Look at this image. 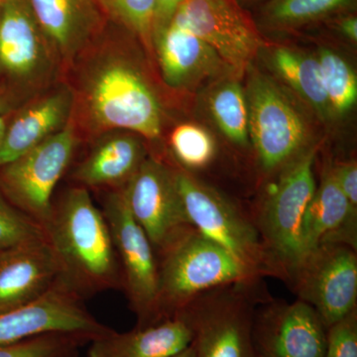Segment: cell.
Here are the masks:
<instances>
[{
	"label": "cell",
	"instance_id": "cell-1",
	"mask_svg": "<svg viewBox=\"0 0 357 357\" xmlns=\"http://www.w3.org/2000/svg\"><path fill=\"white\" fill-rule=\"evenodd\" d=\"M68 290L83 301L105 291L121 289V265L109 223L89 192L74 185L54 203L43 225Z\"/></svg>",
	"mask_w": 357,
	"mask_h": 357
},
{
	"label": "cell",
	"instance_id": "cell-2",
	"mask_svg": "<svg viewBox=\"0 0 357 357\" xmlns=\"http://www.w3.org/2000/svg\"><path fill=\"white\" fill-rule=\"evenodd\" d=\"M86 68L79 84L84 115L98 131H128L158 139L163 126L161 103L135 65L110 47Z\"/></svg>",
	"mask_w": 357,
	"mask_h": 357
},
{
	"label": "cell",
	"instance_id": "cell-3",
	"mask_svg": "<svg viewBox=\"0 0 357 357\" xmlns=\"http://www.w3.org/2000/svg\"><path fill=\"white\" fill-rule=\"evenodd\" d=\"M157 258L160 321L177 316L202 294L234 284L258 283L262 278L195 229L181 236Z\"/></svg>",
	"mask_w": 357,
	"mask_h": 357
},
{
	"label": "cell",
	"instance_id": "cell-4",
	"mask_svg": "<svg viewBox=\"0 0 357 357\" xmlns=\"http://www.w3.org/2000/svg\"><path fill=\"white\" fill-rule=\"evenodd\" d=\"M319 145L277 175L276 182L253 218L275 277L290 282L302 258L301 227L316 191L314 163Z\"/></svg>",
	"mask_w": 357,
	"mask_h": 357
},
{
	"label": "cell",
	"instance_id": "cell-5",
	"mask_svg": "<svg viewBox=\"0 0 357 357\" xmlns=\"http://www.w3.org/2000/svg\"><path fill=\"white\" fill-rule=\"evenodd\" d=\"M245 91L249 139L258 167L271 177L314 146L311 129L290 96L264 73L253 70Z\"/></svg>",
	"mask_w": 357,
	"mask_h": 357
},
{
	"label": "cell",
	"instance_id": "cell-6",
	"mask_svg": "<svg viewBox=\"0 0 357 357\" xmlns=\"http://www.w3.org/2000/svg\"><path fill=\"white\" fill-rule=\"evenodd\" d=\"M173 171L181 201L192 229L229 251L260 276L275 277L253 218L192 173L180 167H173Z\"/></svg>",
	"mask_w": 357,
	"mask_h": 357
},
{
	"label": "cell",
	"instance_id": "cell-7",
	"mask_svg": "<svg viewBox=\"0 0 357 357\" xmlns=\"http://www.w3.org/2000/svg\"><path fill=\"white\" fill-rule=\"evenodd\" d=\"M258 283L202 294L178 314L189 324L196 357H259L252 337Z\"/></svg>",
	"mask_w": 357,
	"mask_h": 357
},
{
	"label": "cell",
	"instance_id": "cell-8",
	"mask_svg": "<svg viewBox=\"0 0 357 357\" xmlns=\"http://www.w3.org/2000/svg\"><path fill=\"white\" fill-rule=\"evenodd\" d=\"M102 211L109 223L121 265L122 290L137 328L161 323L158 314V258L142 227L129 211L122 190L107 192Z\"/></svg>",
	"mask_w": 357,
	"mask_h": 357
},
{
	"label": "cell",
	"instance_id": "cell-9",
	"mask_svg": "<svg viewBox=\"0 0 357 357\" xmlns=\"http://www.w3.org/2000/svg\"><path fill=\"white\" fill-rule=\"evenodd\" d=\"M77 138L72 121L38 146L0 168V192L43 227L56 187L72 161Z\"/></svg>",
	"mask_w": 357,
	"mask_h": 357
},
{
	"label": "cell",
	"instance_id": "cell-10",
	"mask_svg": "<svg viewBox=\"0 0 357 357\" xmlns=\"http://www.w3.org/2000/svg\"><path fill=\"white\" fill-rule=\"evenodd\" d=\"M289 284L298 299L311 305L330 328L357 310L356 249L321 244L302 258Z\"/></svg>",
	"mask_w": 357,
	"mask_h": 357
},
{
	"label": "cell",
	"instance_id": "cell-11",
	"mask_svg": "<svg viewBox=\"0 0 357 357\" xmlns=\"http://www.w3.org/2000/svg\"><path fill=\"white\" fill-rule=\"evenodd\" d=\"M169 21L210 45L237 77L262 49L257 26L237 0H185Z\"/></svg>",
	"mask_w": 357,
	"mask_h": 357
},
{
	"label": "cell",
	"instance_id": "cell-12",
	"mask_svg": "<svg viewBox=\"0 0 357 357\" xmlns=\"http://www.w3.org/2000/svg\"><path fill=\"white\" fill-rule=\"evenodd\" d=\"M121 190L131 215L157 256L194 229L181 201L173 167L162 160L148 156Z\"/></svg>",
	"mask_w": 357,
	"mask_h": 357
},
{
	"label": "cell",
	"instance_id": "cell-13",
	"mask_svg": "<svg viewBox=\"0 0 357 357\" xmlns=\"http://www.w3.org/2000/svg\"><path fill=\"white\" fill-rule=\"evenodd\" d=\"M88 311L84 301L58 280L24 306L0 312V345L49 333H74L93 340L112 332Z\"/></svg>",
	"mask_w": 357,
	"mask_h": 357
},
{
	"label": "cell",
	"instance_id": "cell-14",
	"mask_svg": "<svg viewBox=\"0 0 357 357\" xmlns=\"http://www.w3.org/2000/svg\"><path fill=\"white\" fill-rule=\"evenodd\" d=\"M326 332L318 312L304 301L255 307L252 337L259 357H325Z\"/></svg>",
	"mask_w": 357,
	"mask_h": 357
},
{
	"label": "cell",
	"instance_id": "cell-15",
	"mask_svg": "<svg viewBox=\"0 0 357 357\" xmlns=\"http://www.w3.org/2000/svg\"><path fill=\"white\" fill-rule=\"evenodd\" d=\"M153 49L170 88L192 89L208 79L234 76L210 45L172 21L155 30Z\"/></svg>",
	"mask_w": 357,
	"mask_h": 357
},
{
	"label": "cell",
	"instance_id": "cell-16",
	"mask_svg": "<svg viewBox=\"0 0 357 357\" xmlns=\"http://www.w3.org/2000/svg\"><path fill=\"white\" fill-rule=\"evenodd\" d=\"M49 48L27 0H1L0 74L23 83L36 79L48 66Z\"/></svg>",
	"mask_w": 357,
	"mask_h": 357
},
{
	"label": "cell",
	"instance_id": "cell-17",
	"mask_svg": "<svg viewBox=\"0 0 357 357\" xmlns=\"http://www.w3.org/2000/svg\"><path fill=\"white\" fill-rule=\"evenodd\" d=\"M58 276L57 261L46 238L0 251V312L38 299Z\"/></svg>",
	"mask_w": 357,
	"mask_h": 357
},
{
	"label": "cell",
	"instance_id": "cell-18",
	"mask_svg": "<svg viewBox=\"0 0 357 357\" xmlns=\"http://www.w3.org/2000/svg\"><path fill=\"white\" fill-rule=\"evenodd\" d=\"M321 175L301 227L302 258L323 243H344L356 249L357 210L340 190L332 163L324 167Z\"/></svg>",
	"mask_w": 357,
	"mask_h": 357
},
{
	"label": "cell",
	"instance_id": "cell-19",
	"mask_svg": "<svg viewBox=\"0 0 357 357\" xmlns=\"http://www.w3.org/2000/svg\"><path fill=\"white\" fill-rule=\"evenodd\" d=\"M147 157L141 136L128 131H114L98 139L77 166L73 178L77 185L88 190H121Z\"/></svg>",
	"mask_w": 357,
	"mask_h": 357
},
{
	"label": "cell",
	"instance_id": "cell-20",
	"mask_svg": "<svg viewBox=\"0 0 357 357\" xmlns=\"http://www.w3.org/2000/svg\"><path fill=\"white\" fill-rule=\"evenodd\" d=\"M75 96L69 88L54 89L21 109L8 122L0 143V168L38 146L70 121Z\"/></svg>",
	"mask_w": 357,
	"mask_h": 357
},
{
	"label": "cell",
	"instance_id": "cell-21",
	"mask_svg": "<svg viewBox=\"0 0 357 357\" xmlns=\"http://www.w3.org/2000/svg\"><path fill=\"white\" fill-rule=\"evenodd\" d=\"M45 39L64 59L82 51L102 29L96 0H27Z\"/></svg>",
	"mask_w": 357,
	"mask_h": 357
},
{
	"label": "cell",
	"instance_id": "cell-22",
	"mask_svg": "<svg viewBox=\"0 0 357 357\" xmlns=\"http://www.w3.org/2000/svg\"><path fill=\"white\" fill-rule=\"evenodd\" d=\"M192 333L181 314L128 333L112 331L89 342L86 357H167L187 349Z\"/></svg>",
	"mask_w": 357,
	"mask_h": 357
},
{
	"label": "cell",
	"instance_id": "cell-23",
	"mask_svg": "<svg viewBox=\"0 0 357 357\" xmlns=\"http://www.w3.org/2000/svg\"><path fill=\"white\" fill-rule=\"evenodd\" d=\"M265 57L270 70L319 119L324 121L333 119L316 55L290 47L272 46Z\"/></svg>",
	"mask_w": 357,
	"mask_h": 357
},
{
	"label": "cell",
	"instance_id": "cell-24",
	"mask_svg": "<svg viewBox=\"0 0 357 357\" xmlns=\"http://www.w3.org/2000/svg\"><path fill=\"white\" fill-rule=\"evenodd\" d=\"M239 77H222L211 89L208 107L211 119L225 138L238 147H248L249 139L248 105L245 89Z\"/></svg>",
	"mask_w": 357,
	"mask_h": 357
},
{
	"label": "cell",
	"instance_id": "cell-25",
	"mask_svg": "<svg viewBox=\"0 0 357 357\" xmlns=\"http://www.w3.org/2000/svg\"><path fill=\"white\" fill-rule=\"evenodd\" d=\"M356 0H270L261 10L262 24L290 30L349 10Z\"/></svg>",
	"mask_w": 357,
	"mask_h": 357
},
{
	"label": "cell",
	"instance_id": "cell-26",
	"mask_svg": "<svg viewBox=\"0 0 357 357\" xmlns=\"http://www.w3.org/2000/svg\"><path fill=\"white\" fill-rule=\"evenodd\" d=\"M333 119L347 116L357 102V77L344 56L321 47L316 55Z\"/></svg>",
	"mask_w": 357,
	"mask_h": 357
},
{
	"label": "cell",
	"instance_id": "cell-27",
	"mask_svg": "<svg viewBox=\"0 0 357 357\" xmlns=\"http://www.w3.org/2000/svg\"><path fill=\"white\" fill-rule=\"evenodd\" d=\"M169 145L178 165L190 173L208 168L217 156L213 136L203 126L191 122L173 129Z\"/></svg>",
	"mask_w": 357,
	"mask_h": 357
},
{
	"label": "cell",
	"instance_id": "cell-28",
	"mask_svg": "<svg viewBox=\"0 0 357 357\" xmlns=\"http://www.w3.org/2000/svg\"><path fill=\"white\" fill-rule=\"evenodd\" d=\"M89 338L74 333H49L0 345V357H79Z\"/></svg>",
	"mask_w": 357,
	"mask_h": 357
},
{
	"label": "cell",
	"instance_id": "cell-29",
	"mask_svg": "<svg viewBox=\"0 0 357 357\" xmlns=\"http://www.w3.org/2000/svg\"><path fill=\"white\" fill-rule=\"evenodd\" d=\"M103 13L135 35L148 50H153L156 0H96Z\"/></svg>",
	"mask_w": 357,
	"mask_h": 357
},
{
	"label": "cell",
	"instance_id": "cell-30",
	"mask_svg": "<svg viewBox=\"0 0 357 357\" xmlns=\"http://www.w3.org/2000/svg\"><path fill=\"white\" fill-rule=\"evenodd\" d=\"M46 238L43 227L0 192V251Z\"/></svg>",
	"mask_w": 357,
	"mask_h": 357
},
{
	"label": "cell",
	"instance_id": "cell-31",
	"mask_svg": "<svg viewBox=\"0 0 357 357\" xmlns=\"http://www.w3.org/2000/svg\"><path fill=\"white\" fill-rule=\"evenodd\" d=\"M325 357H357V310L328 328Z\"/></svg>",
	"mask_w": 357,
	"mask_h": 357
},
{
	"label": "cell",
	"instance_id": "cell-32",
	"mask_svg": "<svg viewBox=\"0 0 357 357\" xmlns=\"http://www.w3.org/2000/svg\"><path fill=\"white\" fill-rule=\"evenodd\" d=\"M333 175L352 208L357 210V164L356 159L332 164Z\"/></svg>",
	"mask_w": 357,
	"mask_h": 357
},
{
	"label": "cell",
	"instance_id": "cell-33",
	"mask_svg": "<svg viewBox=\"0 0 357 357\" xmlns=\"http://www.w3.org/2000/svg\"><path fill=\"white\" fill-rule=\"evenodd\" d=\"M184 1L185 0H156L154 31L165 25Z\"/></svg>",
	"mask_w": 357,
	"mask_h": 357
},
{
	"label": "cell",
	"instance_id": "cell-34",
	"mask_svg": "<svg viewBox=\"0 0 357 357\" xmlns=\"http://www.w3.org/2000/svg\"><path fill=\"white\" fill-rule=\"evenodd\" d=\"M337 31L344 37L345 39L351 41V43H356L357 41V18L356 16H342L337 23Z\"/></svg>",
	"mask_w": 357,
	"mask_h": 357
},
{
	"label": "cell",
	"instance_id": "cell-35",
	"mask_svg": "<svg viewBox=\"0 0 357 357\" xmlns=\"http://www.w3.org/2000/svg\"><path fill=\"white\" fill-rule=\"evenodd\" d=\"M3 96L0 93V143H1L2 138H3L4 133H6L7 124L8 122L6 121V107H4Z\"/></svg>",
	"mask_w": 357,
	"mask_h": 357
},
{
	"label": "cell",
	"instance_id": "cell-36",
	"mask_svg": "<svg viewBox=\"0 0 357 357\" xmlns=\"http://www.w3.org/2000/svg\"><path fill=\"white\" fill-rule=\"evenodd\" d=\"M167 357H196V354H195L194 347H192L191 344L187 347V349H183L182 351Z\"/></svg>",
	"mask_w": 357,
	"mask_h": 357
},
{
	"label": "cell",
	"instance_id": "cell-37",
	"mask_svg": "<svg viewBox=\"0 0 357 357\" xmlns=\"http://www.w3.org/2000/svg\"><path fill=\"white\" fill-rule=\"evenodd\" d=\"M0 7H1V0H0Z\"/></svg>",
	"mask_w": 357,
	"mask_h": 357
}]
</instances>
